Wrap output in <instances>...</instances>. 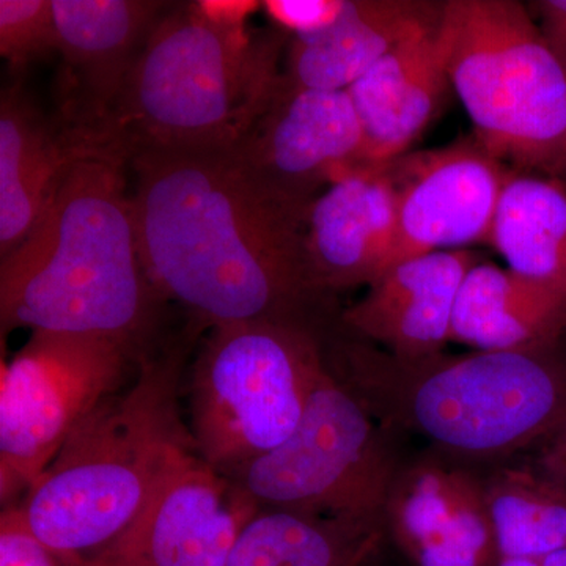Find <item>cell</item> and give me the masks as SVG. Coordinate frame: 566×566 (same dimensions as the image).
Wrapping results in <instances>:
<instances>
[{"instance_id":"cell-3","label":"cell","mask_w":566,"mask_h":566,"mask_svg":"<svg viewBox=\"0 0 566 566\" xmlns=\"http://www.w3.org/2000/svg\"><path fill=\"white\" fill-rule=\"evenodd\" d=\"M182 348L153 353L136 378L76 428L18 504L70 566H98L170 474L196 455L180 411Z\"/></svg>"},{"instance_id":"cell-16","label":"cell","mask_w":566,"mask_h":566,"mask_svg":"<svg viewBox=\"0 0 566 566\" xmlns=\"http://www.w3.org/2000/svg\"><path fill=\"white\" fill-rule=\"evenodd\" d=\"M397 232V192L389 163L365 166L316 197L305 253L319 292L374 285L389 268Z\"/></svg>"},{"instance_id":"cell-10","label":"cell","mask_w":566,"mask_h":566,"mask_svg":"<svg viewBox=\"0 0 566 566\" xmlns=\"http://www.w3.org/2000/svg\"><path fill=\"white\" fill-rule=\"evenodd\" d=\"M389 169L397 192V232L387 270L427 253L490 244L513 170L475 136L406 153Z\"/></svg>"},{"instance_id":"cell-24","label":"cell","mask_w":566,"mask_h":566,"mask_svg":"<svg viewBox=\"0 0 566 566\" xmlns=\"http://www.w3.org/2000/svg\"><path fill=\"white\" fill-rule=\"evenodd\" d=\"M57 52L52 0H0V54L18 76Z\"/></svg>"},{"instance_id":"cell-15","label":"cell","mask_w":566,"mask_h":566,"mask_svg":"<svg viewBox=\"0 0 566 566\" xmlns=\"http://www.w3.org/2000/svg\"><path fill=\"white\" fill-rule=\"evenodd\" d=\"M480 262V253L460 249L395 264L340 315L344 333L406 360L444 353L458 293Z\"/></svg>"},{"instance_id":"cell-31","label":"cell","mask_w":566,"mask_h":566,"mask_svg":"<svg viewBox=\"0 0 566 566\" xmlns=\"http://www.w3.org/2000/svg\"><path fill=\"white\" fill-rule=\"evenodd\" d=\"M560 180H562V181H564V182H566V164H565L564 172H562Z\"/></svg>"},{"instance_id":"cell-13","label":"cell","mask_w":566,"mask_h":566,"mask_svg":"<svg viewBox=\"0 0 566 566\" xmlns=\"http://www.w3.org/2000/svg\"><path fill=\"white\" fill-rule=\"evenodd\" d=\"M260 505L196 455L178 465L98 566H229Z\"/></svg>"},{"instance_id":"cell-5","label":"cell","mask_w":566,"mask_h":566,"mask_svg":"<svg viewBox=\"0 0 566 566\" xmlns=\"http://www.w3.org/2000/svg\"><path fill=\"white\" fill-rule=\"evenodd\" d=\"M285 33L222 32L170 7L156 22L98 144L128 161L145 153L243 144L281 88Z\"/></svg>"},{"instance_id":"cell-21","label":"cell","mask_w":566,"mask_h":566,"mask_svg":"<svg viewBox=\"0 0 566 566\" xmlns=\"http://www.w3.org/2000/svg\"><path fill=\"white\" fill-rule=\"evenodd\" d=\"M488 245L510 270L566 293V182L513 170Z\"/></svg>"},{"instance_id":"cell-8","label":"cell","mask_w":566,"mask_h":566,"mask_svg":"<svg viewBox=\"0 0 566 566\" xmlns=\"http://www.w3.org/2000/svg\"><path fill=\"white\" fill-rule=\"evenodd\" d=\"M386 430L327 363L294 433L229 476L266 509L385 527L400 469Z\"/></svg>"},{"instance_id":"cell-30","label":"cell","mask_w":566,"mask_h":566,"mask_svg":"<svg viewBox=\"0 0 566 566\" xmlns=\"http://www.w3.org/2000/svg\"><path fill=\"white\" fill-rule=\"evenodd\" d=\"M495 566H566V547L538 556L499 557Z\"/></svg>"},{"instance_id":"cell-1","label":"cell","mask_w":566,"mask_h":566,"mask_svg":"<svg viewBox=\"0 0 566 566\" xmlns=\"http://www.w3.org/2000/svg\"><path fill=\"white\" fill-rule=\"evenodd\" d=\"M145 270L164 303L202 329L286 319L324 329L327 294L308 270L311 207L290 202L238 147L129 161Z\"/></svg>"},{"instance_id":"cell-12","label":"cell","mask_w":566,"mask_h":566,"mask_svg":"<svg viewBox=\"0 0 566 566\" xmlns=\"http://www.w3.org/2000/svg\"><path fill=\"white\" fill-rule=\"evenodd\" d=\"M57 25L61 126L76 139L103 136L145 41L170 9L156 0H52Z\"/></svg>"},{"instance_id":"cell-28","label":"cell","mask_w":566,"mask_h":566,"mask_svg":"<svg viewBox=\"0 0 566 566\" xmlns=\"http://www.w3.org/2000/svg\"><path fill=\"white\" fill-rule=\"evenodd\" d=\"M531 10L535 11L539 32L566 76V0H538L531 2Z\"/></svg>"},{"instance_id":"cell-18","label":"cell","mask_w":566,"mask_h":566,"mask_svg":"<svg viewBox=\"0 0 566 566\" xmlns=\"http://www.w3.org/2000/svg\"><path fill=\"white\" fill-rule=\"evenodd\" d=\"M77 144L44 118L20 82L0 96V256L20 248L43 219Z\"/></svg>"},{"instance_id":"cell-17","label":"cell","mask_w":566,"mask_h":566,"mask_svg":"<svg viewBox=\"0 0 566 566\" xmlns=\"http://www.w3.org/2000/svg\"><path fill=\"white\" fill-rule=\"evenodd\" d=\"M449 87L439 21L401 41L353 84L348 93L363 125L368 164L406 155L433 122Z\"/></svg>"},{"instance_id":"cell-26","label":"cell","mask_w":566,"mask_h":566,"mask_svg":"<svg viewBox=\"0 0 566 566\" xmlns=\"http://www.w3.org/2000/svg\"><path fill=\"white\" fill-rule=\"evenodd\" d=\"M346 3L348 0H264L262 10L279 32L300 39L331 28Z\"/></svg>"},{"instance_id":"cell-20","label":"cell","mask_w":566,"mask_h":566,"mask_svg":"<svg viewBox=\"0 0 566 566\" xmlns=\"http://www.w3.org/2000/svg\"><path fill=\"white\" fill-rule=\"evenodd\" d=\"M566 333V293L480 262L458 293L450 342L474 352H524Z\"/></svg>"},{"instance_id":"cell-27","label":"cell","mask_w":566,"mask_h":566,"mask_svg":"<svg viewBox=\"0 0 566 566\" xmlns=\"http://www.w3.org/2000/svg\"><path fill=\"white\" fill-rule=\"evenodd\" d=\"M193 17L222 32H245L248 22L263 2L256 0H197L186 3Z\"/></svg>"},{"instance_id":"cell-9","label":"cell","mask_w":566,"mask_h":566,"mask_svg":"<svg viewBox=\"0 0 566 566\" xmlns=\"http://www.w3.org/2000/svg\"><path fill=\"white\" fill-rule=\"evenodd\" d=\"M140 363L95 335L33 331L0 374V497L18 504L62 447Z\"/></svg>"},{"instance_id":"cell-2","label":"cell","mask_w":566,"mask_h":566,"mask_svg":"<svg viewBox=\"0 0 566 566\" xmlns=\"http://www.w3.org/2000/svg\"><path fill=\"white\" fill-rule=\"evenodd\" d=\"M74 139V137H73ZM76 140L61 189L31 237L0 256V327L95 335L156 352L166 305L142 259L129 161Z\"/></svg>"},{"instance_id":"cell-23","label":"cell","mask_w":566,"mask_h":566,"mask_svg":"<svg viewBox=\"0 0 566 566\" xmlns=\"http://www.w3.org/2000/svg\"><path fill=\"white\" fill-rule=\"evenodd\" d=\"M499 557L566 547V490L536 468L502 469L485 480Z\"/></svg>"},{"instance_id":"cell-7","label":"cell","mask_w":566,"mask_h":566,"mask_svg":"<svg viewBox=\"0 0 566 566\" xmlns=\"http://www.w3.org/2000/svg\"><path fill=\"white\" fill-rule=\"evenodd\" d=\"M327 370L324 329L286 319L211 327L192 365L189 430L222 474L274 452Z\"/></svg>"},{"instance_id":"cell-19","label":"cell","mask_w":566,"mask_h":566,"mask_svg":"<svg viewBox=\"0 0 566 566\" xmlns=\"http://www.w3.org/2000/svg\"><path fill=\"white\" fill-rule=\"evenodd\" d=\"M442 2L348 0L326 31L290 41L283 81L292 87L348 91L397 44L434 24Z\"/></svg>"},{"instance_id":"cell-29","label":"cell","mask_w":566,"mask_h":566,"mask_svg":"<svg viewBox=\"0 0 566 566\" xmlns=\"http://www.w3.org/2000/svg\"><path fill=\"white\" fill-rule=\"evenodd\" d=\"M538 449L536 465L566 490V417L539 442Z\"/></svg>"},{"instance_id":"cell-4","label":"cell","mask_w":566,"mask_h":566,"mask_svg":"<svg viewBox=\"0 0 566 566\" xmlns=\"http://www.w3.org/2000/svg\"><path fill=\"white\" fill-rule=\"evenodd\" d=\"M327 363L382 427L412 431L458 457L538 446L566 417V333L524 352L406 360L346 334Z\"/></svg>"},{"instance_id":"cell-6","label":"cell","mask_w":566,"mask_h":566,"mask_svg":"<svg viewBox=\"0 0 566 566\" xmlns=\"http://www.w3.org/2000/svg\"><path fill=\"white\" fill-rule=\"evenodd\" d=\"M439 44L475 139L515 172L560 180L566 76L516 0H446Z\"/></svg>"},{"instance_id":"cell-25","label":"cell","mask_w":566,"mask_h":566,"mask_svg":"<svg viewBox=\"0 0 566 566\" xmlns=\"http://www.w3.org/2000/svg\"><path fill=\"white\" fill-rule=\"evenodd\" d=\"M0 566H70L33 534L20 504L3 506L0 515Z\"/></svg>"},{"instance_id":"cell-22","label":"cell","mask_w":566,"mask_h":566,"mask_svg":"<svg viewBox=\"0 0 566 566\" xmlns=\"http://www.w3.org/2000/svg\"><path fill=\"white\" fill-rule=\"evenodd\" d=\"M382 536L385 527L260 506L241 532L229 566H368Z\"/></svg>"},{"instance_id":"cell-14","label":"cell","mask_w":566,"mask_h":566,"mask_svg":"<svg viewBox=\"0 0 566 566\" xmlns=\"http://www.w3.org/2000/svg\"><path fill=\"white\" fill-rule=\"evenodd\" d=\"M389 531L416 566H495L485 480L439 460L400 465L385 509Z\"/></svg>"},{"instance_id":"cell-11","label":"cell","mask_w":566,"mask_h":566,"mask_svg":"<svg viewBox=\"0 0 566 566\" xmlns=\"http://www.w3.org/2000/svg\"><path fill=\"white\" fill-rule=\"evenodd\" d=\"M238 150L271 189L303 207L334 182L374 166L348 91L292 87L285 81Z\"/></svg>"}]
</instances>
